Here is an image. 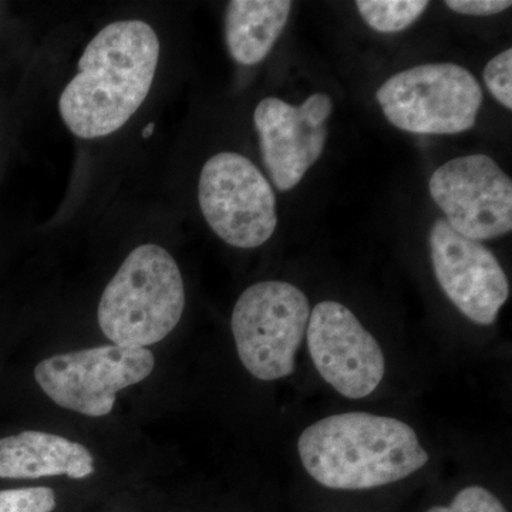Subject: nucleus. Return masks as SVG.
Here are the masks:
<instances>
[{
    "label": "nucleus",
    "mask_w": 512,
    "mask_h": 512,
    "mask_svg": "<svg viewBox=\"0 0 512 512\" xmlns=\"http://www.w3.org/2000/svg\"><path fill=\"white\" fill-rule=\"evenodd\" d=\"M426 0H359L357 10L373 30L396 33L412 26L426 12Z\"/></svg>",
    "instance_id": "4468645a"
},
{
    "label": "nucleus",
    "mask_w": 512,
    "mask_h": 512,
    "mask_svg": "<svg viewBox=\"0 0 512 512\" xmlns=\"http://www.w3.org/2000/svg\"><path fill=\"white\" fill-rule=\"evenodd\" d=\"M184 308V279L173 255L144 244L127 255L104 289L97 319L113 345L147 348L177 328Z\"/></svg>",
    "instance_id": "7ed1b4c3"
},
{
    "label": "nucleus",
    "mask_w": 512,
    "mask_h": 512,
    "mask_svg": "<svg viewBox=\"0 0 512 512\" xmlns=\"http://www.w3.org/2000/svg\"><path fill=\"white\" fill-rule=\"evenodd\" d=\"M198 202L212 231L231 247H261L278 225L271 184L251 160L238 153L215 154L205 163Z\"/></svg>",
    "instance_id": "423d86ee"
},
{
    "label": "nucleus",
    "mask_w": 512,
    "mask_h": 512,
    "mask_svg": "<svg viewBox=\"0 0 512 512\" xmlns=\"http://www.w3.org/2000/svg\"><path fill=\"white\" fill-rule=\"evenodd\" d=\"M376 99L386 119L407 133L458 134L476 124L483 90L458 64H421L390 77Z\"/></svg>",
    "instance_id": "39448f33"
},
{
    "label": "nucleus",
    "mask_w": 512,
    "mask_h": 512,
    "mask_svg": "<svg viewBox=\"0 0 512 512\" xmlns=\"http://www.w3.org/2000/svg\"><path fill=\"white\" fill-rule=\"evenodd\" d=\"M512 50L507 49L488 62L484 80L488 90L505 109H512Z\"/></svg>",
    "instance_id": "f3484780"
},
{
    "label": "nucleus",
    "mask_w": 512,
    "mask_h": 512,
    "mask_svg": "<svg viewBox=\"0 0 512 512\" xmlns=\"http://www.w3.org/2000/svg\"><path fill=\"white\" fill-rule=\"evenodd\" d=\"M291 10L288 0L229 2L225 37L232 59L245 66L262 62L284 32Z\"/></svg>",
    "instance_id": "ddd939ff"
},
{
    "label": "nucleus",
    "mask_w": 512,
    "mask_h": 512,
    "mask_svg": "<svg viewBox=\"0 0 512 512\" xmlns=\"http://www.w3.org/2000/svg\"><path fill=\"white\" fill-rule=\"evenodd\" d=\"M448 9L467 16H491L510 9V0H450Z\"/></svg>",
    "instance_id": "a211bd4d"
},
{
    "label": "nucleus",
    "mask_w": 512,
    "mask_h": 512,
    "mask_svg": "<svg viewBox=\"0 0 512 512\" xmlns=\"http://www.w3.org/2000/svg\"><path fill=\"white\" fill-rule=\"evenodd\" d=\"M56 494L52 488L22 487L0 491V512H52Z\"/></svg>",
    "instance_id": "dca6fc26"
},
{
    "label": "nucleus",
    "mask_w": 512,
    "mask_h": 512,
    "mask_svg": "<svg viewBox=\"0 0 512 512\" xmlns=\"http://www.w3.org/2000/svg\"><path fill=\"white\" fill-rule=\"evenodd\" d=\"M154 365L146 348L104 345L47 357L35 367V379L57 406L103 417L113 410L116 394L147 379Z\"/></svg>",
    "instance_id": "0eeeda50"
},
{
    "label": "nucleus",
    "mask_w": 512,
    "mask_h": 512,
    "mask_svg": "<svg viewBox=\"0 0 512 512\" xmlns=\"http://www.w3.org/2000/svg\"><path fill=\"white\" fill-rule=\"evenodd\" d=\"M160 50L156 30L143 20L101 29L60 94L59 113L74 136L93 140L126 126L150 93Z\"/></svg>",
    "instance_id": "f03ea898"
},
{
    "label": "nucleus",
    "mask_w": 512,
    "mask_h": 512,
    "mask_svg": "<svg viewBox=\"0 0 512 512\" xmlns=\"http://www.w3.org/2000/svg\"><path fill=\"white\" fill-rule=\"evenodd\" d=\"M299 460L319 487L356 494L402 483L430 463L419 434L406 421L348 412L323 417L299 436Z\"/></svg>",
    "instance_id": "f257e3e1"
},
{
    "label": "nucleus",
    "mask_w": 512,
    "mask_h": 512,
    "mask_svg": "<svg viewBox=\"0 0 512 512\" xmlns=\"http://www.w3.org/2000/svg\"><path fill=\"white\" fill-rule=\"evenodd\" d=\"M311 311L308 296L289 282L262 281L241 293L231 330L239 360L255 379L276 382L295 372Z\"/></svg>",
    "instance_id": "20e7f679"
},
{
    "label": "nucleus",
    "mask_w": 512,
    "mask_h": 512,
    "mask_svg": "<svg viewBox=\"0 0 512 512\" xmlns=\"http://www.w3.org/2000/svg\"><path fill=\"white\" fill-rule=\"evenodd\" d=\"M93 473L92 453L76 441L37 430L0 439V480L55 476L83 480Z\"/></svg>",
    "instance_id": "f8f14e48"
},
{
    "label": "nucleus",
    "mask_w": 512,
    "mask_h": 512,
    "mask_svg": "<svg viewBox=\"0 0 512 512\" xmlns=\"http://www.w3.org/2000/svg\"><path fill=\"white\" fill-rule=\"evenodd\" d=\"M153 130H154V124H148V126L146 127V130H144V137H148V136H150V134H153Z\"/></svg>",
    "instance_id": "6ab92c4d"
},
{
    "label": "nucleus",
    "mask_w": 512,
    "mask_h": 512,
    "mask_svg": "<svg viewBox=\"0 0 512 512\" xmlns=\"http://www.w3.org/2000/svg\"><path fill=\"white\" fill-rule=\"evenodd\" d=\"M421 512H511L503 498L483 484L458 488L446 501L430 504Z\"/></svg>",
    "instance_id": "2eb2a0df"
},
{
    "label": "nucleus",
    "mask_w": 512,
    "mask_h": 512,
    "mask_svg": "<svg viewBox=\"0 0 512 512\" xmlns=\"http://www.w3.org/2000/svg\"><path fill=\"white\" fill-rule=\"evenodd\" d=\"M434 275L450 302L471 322L490 326L510 298L503 266L481 242L457 234L446 220L430 231Z\"/></svg>",
    "instance_id": "9d476101"
},
{
    "label": "nucleus",
    "mask_w": 512,
    "mask_h": 512,
    "mask_svg": "<svg viewBox=\"0 0 512 512\" xmlns=\"http://www.w3.org/2000/svg\"><path fill=\"white\" fill-rule=\"evenodd\" d=\"M429 190L457 234L477 242L510 234L512 181L493 158H454L434 171Z\"/></svg>",
    "instance_id": "6e6552de"
},
{
    "label": "nucleus",
    "mask_w": 512,
    "mask_h": 512,
    "mask_svg": "<svg viewBox=\"0 0 512 512\" xmlns=\"http://www.w3.org/2000/svg\"><path fill=\"white\" fill-rule=\"evenodd\" d=\"M305 339L316 372L340 396L360 400L379 389L386 375L382 346L345 305L318 303Z\"/></svg>",
    "instance_id": "1a4fd4ad"
},
{
    "label": "nucleus",
    "mask_w": 512,
    "mask_h": 512,
    "mask_svg": "<svg viewBox=\"0 0 512 512\" xmlns=\"http://www.w3.org/2000/svg\"><path fill=\"white\" fill-rule=\"evenodd\" d=\"M332 111L333 101L323 93L312 94L301 106L276 97H266L256 106L262 160L278 190L295 188L322 156Z\"/></svg>",
    "instance_id": "9b49d317"
}]
</instances>
